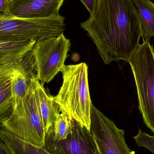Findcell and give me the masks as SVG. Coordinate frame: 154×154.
<instances>
[{
  "label": "cell",
  "mask_w": 154,
  "mask_h": 154,
  "mask_svg": "<svg viewBox=\"0 0 154 154\" xmlns=\"http://www.w3.org/2000/svg\"><path fill=\"white\" fill-rule=\"evenodd\" d=\"M89 131L99 154H135L126 143L125 131L93 105Z\"/></svg>",
  "instance_id": "cell-7"
},
{
  "label": "cell",
  "mask_w": 154,
  "mask_h": 154,
  "mask_svg": "<svg viewBox=\"0 0 154 154\" xmlns=\"http://www.w3.org/2000/svg\"><path fill=\"white\" fill-rule=\"evenodd\" d=\"M87 8L91 15H92L96 10L97 0H80Z\"/></svg>",
  "instance_id": "cell-17"
},
{
  "label": "cell",
  "mask_w": 154,
  "mask_h": 154,
  "mask_svg": "<svg viewBox=\"0 0 154 154\" xmlns=\"http://www.w3.org/2000/svg\"><path fill=\"white\" fill-rule=\"evenodd\" d=\"M72 126L71 134L61 141H55L48 132L43 149L50 154H99L89 130L75 120Z\"/></svg>",
  "instance_id": "cell-8"
},
{
  "label": "cell",
  "mask_w": 154,
  "mask_h": 154,
  "mask_svg": "<svg viewBox=\"0 0 154 154\" xmlns=\"http://www.w3.org/2000/svg\"><path fill=\"white\" fill-rule=\"evenodd\" d=\"M0 154H12L5 143L0 138Z\"/></svg>",
  "instance_id": "cell-18"
},
{
  "label": "cell",
  "mask_w": 154,
  "mask_h": 154,
  "mask_svg": "<svg viewBox=\"0 0 154 154\" xmlns=\"http://www.w3.org/2000/svg\"><path fill=\"white\" fill-rule=\"evenodd\" d=\"M3 76H5V75H3L0 74V78H2V77Z\"/></svg>",
  "instance_id": "cell-20"
},
{
  "label": "cell",
  "mask_w": 154,
  "mask_h": 154,
  "mask_svg": "<svg viewBox=\"0 0 154 154\" xmlns=\"http://www.w3.org/2000/svg\"><path fill=\"white\" fill-rule=\"evenodd\" d=\"M10 0H0V14H4L7 10Z\"/></svg>",
  "instance_id": "cell-19"
},
{
  "label": "cell",
  "mask_w": 154,
  "mask_h": 154,
  "mask_svg": "<svg viewBox=\"0 0 154 154\" xmlns=\"http://www.w3.org/2000/svg\"><path fill=\"white\" fill-rule=\"evenodd\" d=\"M80 26L106 65L128 62L140 45L142 26L133 0H97L94 13Z\"/></svg>",
  "instance_id": "cell-1"
},
{
  "label": "cell",
  "mask_w": 154,
  "mask_h": 154,
  "mask_svg": "<svg viewBox=\"0 0 154 154\" xmlns=\"http://www.w3.org/2000/svg\"><path fill=\"white\" fill-rule=\"evenodd\" d=\"M65 0H10L4 14L27 19H44L60 15Z\"/></svg>",
  "instance_id": "cell-9"
},
{
  "label": "cell",
  "mask_w": 154,
  "mask_h": 154,
  "mask_svg": "<svg viewBox=\"0 0 154 154\" xmlns=\"http://www.w3.org/2000/svg\"><path fill=\"white\" fill-rule=\"evenodd\" d=\"M63 84L53 97L60 112L89 130L92 104L90 96L88 66L85 63L64 66Z\"/></svg>",
  "instance_id": "cell-2"
},
{
  "label": "cell",
  "mask_w": 154,
  "mask_h": 154,
  "mask_svg": "<svg viewBox=\"0 0 154 154\" xmlns=\"http://www.w3.org/2000/svg\"><path fill=\"white\" fill-rule=\"evenodd\" d=\"M70 47L64 33L36 42L32 49L37 78L42 83L50 82L61 72Z\"/></svg>",
  "instance_id": "cell-6"
},
{
  "label": "cell",
  "mask_w": 154,
  "mask_h": 154,
  "mask_svg": "<svg viewBox=\"0 0 154 154\" xmlns=\"http://www.w3.org/2000/svg\"><path fill=\"white\" fill-rule=\"evenodd\" d=\"M61 15L44 19H27L0 14V40L36 41L57 37L65 30Z\"/></svg>",
  "instance_id": "cell-5"
},
{
  "label": "cell",
  "mask_w": 154,
  "mask_h": 154,
  "mask_svg": "<svg viewBox=\"0 0 154 154\" xmlns=\"http://www.w3.org/2000/svg\"><path fill=\"white\" fill-rule=\"evenodd\" d=\"M14 109L9 76L0 78V124L7 120Z\"/></svg>",
  "instance_id": "cell-14"
},
{
  "label": "cell",
  "mask_w": 154,
  "mask_h": 154,
  "mask_svg": "<svg viewBox=\"0 0 154 154\" xmlns=\"http://www.w3.org/2000/svg\"><path fill=\"white\" fill-rule=\"evenodd\" d=\"M139 147H143L154 154V135L151 136L139 129L137 134L134 137Z\"/></svg>",
  "instance_id": "cell-16"
},
{
  "label": "cell",
  "mask_w": 154,
  "mask_h": 154,
  "mask_svg": "<svg viewBox=\"0 0 154 154\" xmlns=\"http://www.w3.org/2000/svg\"><path fill=\"white\" fill-rule=\"evenodd\" d=\"M72 120L65 112L57 115L53 127L48 132L55 141L66 139L72 131Z\"/></svg>",
  "instance_id": "cell-15"
},
{
  "label": "cell",
  "mask_w": 154,
  "mask_h": 154,
  "mask_svg": "<svg viewBox=\"0 0 154 154\" xmlns=\"http://www.w3.org/2000/svg\"><path fill=\"white\" fill-rule=\"evenodd\" d=\"M36 41L0 40V74L10 76L18 62L32 50Z\"/></svg>",
  "instance_id": "cell-11"
},
{
  "label": "cell",
  "mask_w": 154,
  "mask_h": 154,
  "mask_svg": "<svg viewBox=\"0 0 154 154\" xmlns=\"http://www.w3.org/2000/svg\"><path fill=\"white\" fill-rule=\"evenodd\" d=\"M32 50L23 56L9 76L14 108L26 95L33 81L38 79Z\"/></svg>",
  "instance_id": "cell-10"
},
{
  "label": "cell",
  "mask_w": 154,
  "mask_h": 154,
  "mask_svg": "<svg viewBox=\"0 0 154 154\" xmlns=\"http://www.w3.org/2000/svg\"><path fill=\"white\" fill-rule=\"evenodd\" d=\"M34 95L39 114L45 134L53 127L57 115L60 113L59 106L53 100L54 97L47 94L38 79L33 81Z\"/></svg>",
  "instance_id": "cell-12"
},
{
  "label": "cell",
  "mask_w": 154,
  "mask_h": 154,
  "mask_svg": "<svg viewBox=\"0 0 154 154\" xmlns=\"http://www.w3.org/2000/svg\"><path fill=\"white\" fill-rule=\"evenodd\" d=\"M34 80L26 95L14 108L10 118L1 125L20 139L43 148L46 134L35 100Z\"/></svg>",
  "instance_id": "cell-4"
},
{
  "label": "cell",
  "mask_w": 154,
  "mask_h": 154,
  "mask_svg": "<svg viewBox=\"0 0 154 154\" xmlns=\"http://www.w3.org/2000/svg\"><path fill=\"white\" fill-rule=\"evenodd\" d=\"M138 97V108L144 123L154 134V48L143 40L130 57Z\"/></svg>",
  "instance_id": "cell-3"
},
{
  "label": "cell",
  "mask_w": 154,
  "mask_h": 154,
  "mask_svg": "<svg viewBox=\"0 0 154 154\" xmlns=\"http://www.w3.org/2000/svg\"><path fill=\"white\" fill-rule=\"evenodd\" d=\"M140 17L143 40L154 37V3L150 0H133Z\"/></svg>",
  "instance_id": "cell-13"
}]
</instances>
